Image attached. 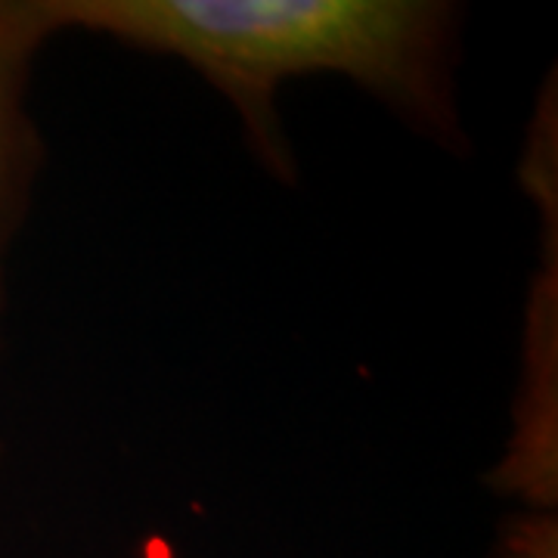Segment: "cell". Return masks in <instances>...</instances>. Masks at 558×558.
Instances as JSON below:
<instances>
[{"label": "cell", "mask_w": 558, "mask_h": 558, "mask_svg": "<svg viewBox=\"0 0 558 558\" xmlns=\"http://www.w3.org/2000/svg\"><path fill=\"white\" fill-rule=\"evenodd\" d=\"M0 453H3V444H0Z\"/></svg>", "instance_id": "cell-3"}, {"label": "cell", "mask_w": 558, "mask_h": 558, "mask_svg": "<svg viewBox=\"0 0 558 558\" xmlns=\"http://www.w3.org/2000/svg\"><path fill=\"white\" fill-rule=\"evenodd\" d=\"M57 38L44 0H0V341L7 317V260L28 218L44 140L32 116V75L40 47Z\"/></svg>", "instance_id": "cell-2"}, {"label": "cell", "mask_w": 558, "mask_h": 558, "mask_svg": "<svg viewBox=\"0 0 558 558\" xmlns=\"http://www.w3.org/2000/svg\"><path fill=\"white\" fill-rule=\"evenodd\" d=\"M62 32L171 57L240 116L255 159L295 180L277 97L292 78H348L440 149L465 153L462 13L444 0H44Z\"/></svg>", "instance_id": "cell-1"}]
</instances>
